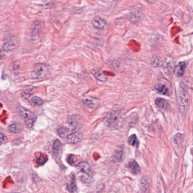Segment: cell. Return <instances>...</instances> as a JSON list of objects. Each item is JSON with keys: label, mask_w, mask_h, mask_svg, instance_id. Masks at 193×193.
<instances>
[{"label": "cell", "mask_w": 193, "mask_h": 193, "mask_svg": "<svg viewBox=\"0 0 193 193\" xmlns=\"http://www.w3.org/2000/svg\"><path fill=\"white\" fill-rule=\"evenodd\" d=\"M156 90L157 92L162 95H167L168 93V89L166 87V86L162 84H159L156 87Z\"/></svg>", "instance_id": "5bb4252c"}, {"label": "cell", "mask_w": 193, "mask_h": 193, "mask_svg": "<svg viewBox=\"0 0 193 193\" xmlns=\"http://www.w3.org/2000/svg\"><path fill=\"white\" fill-rule=\"evenodd\" d=\"M121 116L117 112H112L106 119V124L111 127H116L120 122Z\"/></svg>", "instance_id": "277c9868"}, {"label": "cell", "mask_w": 193, "mask_h": 193, "mask_svg": "<svg viewBox=\"0 0 193 193\" xmlns=\"http://www.w3.org/2000/svg\"><path fill=\"white\" fill-rule=\"evenodd\" d=\"M29 102L32 106H40L43 104L44 101L39 97L34 96L29 100Z\"/></svg>", "instance_id": "4fadbf2b"}, {"label": "cell", "mask_w": 193, "mask_h": 193, "mask_svg": "<svg viewBox=\"0 0 193 193\" xmlns=\"http://www.w3.org/2000/svg\"><path fill=\"white\" fill-rule=\"evenodd\" d=\"M83 134L81 132H75L72 133L67 136V141L69 143L74 144L81 142L83 139Z\"/></svg>", "instance_id": "8992f818"}, {"label": "cell", "mask_w": 193, "mask_h": 193, "mask_svg": "<svg viewBox=\"0 0 193 193\" xmlns=\"http://www.w3.org/2000/svg\"><path fill=\"white\" fill-rule=\"evenodd\" d=\"M128 142L129 145H131L133 146H137L138 145V141L136 138V136L135 134L130 136L128 139Z\"/></svg>", "instance_id": "ffe728a7"}, {"label": "cell", "mask_w": 193, "mask_h": 193, "mask_svg": "<svg viewBox=\"0 0 193 193\" xmlns=\"http://www.w3.org/2000/svg\"><path fill=\"white\" fill-rule=\"evenodd\" d=\"M139 189L141 193H148L150 189V183L147 178L143 177L141 178L139 184Z\"/></svg>", "instance_id": "ba28073f"}, {"label": "cell", "mask_w": 193, "mask_h": 193, "mask_svg": "<svg viewBox=\"0 0 193 193\" xmlns=\"http://www.w3.org/2000/svg\"><path fill=\"white\" fill-rule=\"evenodd\" d=\"M127 167L129 169H130L131 173L134 175H138L140 173V168L138 164V163L136 162L135 160H131L128 164Z\"/></svg>", "instance_id": "9c48e42d"}, {"label": "cell", "mask_w": 193, "mask_h": 193, "mask_svg": "<svg viewBox=\"0 0 193 193\" xmlns=\"http://www.w3.org/2000/svg\"><path fill=\"white\" fill-rule=\"evenodd\" d=\"M155 104H156V106L159 107L160 108L166 109L168 106V103L166 101V100L163 99V98H157L155 100Z\"/></svg>", "instance_id": "7c38bea8"}, {"label": "cell", "mask_w": 193, "mask_h": 193, "mask_svg": "<svg viewBox=\"0 0 193 193\" xmlns=\"http://www.w3.org/2000/svg\"></svg>", "instance_id": "484cf974"}, {"label": "cell", "mask_w": 193, "mask_h": 193, "mask_svg": "<svg viewBox=\"0 0 193 193\" xmlns=\"http://www.w3.org/2000/svg\"><path fill=\"white\" fill-rule=\"evenodd\" d=\"M123 156L122 151L120 150H116L112 156V160L114 162H119L122 159V157Z\"/></svg>", "instance_id": "9a60e30c"}, {"label": "cell", "mask_w": 193, "mask_h": 193, "mask_svg": "<svg viewBox=\"0 0 193 193\" xmlns=\"http://www.w3.org/2000/svg\"><path fill=\"white\" fill-rule=\"evenodd\" d=\"M68 163H69L70 165H74L75 163V161H74V157L73 156H70L68 157Z\"/></svg>", "instance_id": "d4e9b609"}, {"label": "cell", "mask_w": 193, "mask_h": 193, "mask_svg": "<svg viewBox=\"0 0 193 193\" xmlns=\"http://www.w3.org/2000/svg\"><path fill=\"white\" fill-rule=\"evenodd\" d=\"M173 141L176 145L181 146L184 141V135L181 133H177L173 138Z\"/></svg>", "instance_id": "e0dca14e"}, {"label": "cell", "mask_w": 193, "mask_h": 193, "mask_svg": "<svg viewBox=\"0 0 193 193\" xmlns=\"http://www.w3.org/2000/svg\"><path fill=\"white\" fill-rule=\"evenodd\" d=\"M92 24L95 28L99 30H104L107 27L106 22L99 17H95L92 21Z\"/></svg>", "instance_id": "5b68a950"}, {"label": "cell", "mask_w": 193, "mask_h": 193, "mask_svg": "<svg viewBox=\"0 0 193 193\" xmlns=\"http://www.w3.org/2000/svg\"><path fill=\"white\" fill-rule=\"evenodd\" d=\"M33 87H28L26 88V90H24L22 92V96L24 97L26 99L29 98L31 96V95L32 94V91H33Z\"/></svg>", "instance_id": "d6986e66"}, {"label": "cell", "mask_w": 193, "mask_h": 193, "mask_svg": "<svg viewBox=\"0 0 193 193\" xmlns=\"http://www.w3.org/2000/svg\"><path fill=\"white\" fill-rule=\"evenodd\" d=\"M61 146V142L58 139H56L53 143V149L54 150H59Z\"/></svg>", "instance_id": "7402d4cb"}, {"label": "cell", "mask_w": 193, "mask_h": 193, "mask_svg": "<svg viewBox=\"0 0 193 193\" xmlns=\"http://www.w3.org/2000/svg\"><path fill=\"white\" fill-rule=\"evenodd\" d=\"M17 41L15 38L10 37L9 40H6V42L3 44L2 49L3 51H11L15 49L17 47Z\"/></svg>", "instance_id": "52a82bcc"}, {"label": "cell", "mask_w": 193, "mask_h": 193, "mask_svg": "<svg viewBox=\"0 0 193 193\" xmlns=\"http://www.w3.org/2000/svg\"><path fill=\"white\" fill-rule=\"evenodd\" d=\"M7 141V139L6 136L3 135L2 133H0V143H6Z\"/></svg>", "instance_id": "cb8c5ba5"}, {"label": "cell", "mask_w": 193, "mask_h": 193, "mask_svg": "<svg viewBox=\"0 0 193 193\" xmlns=\"http://www.w3.org/2000/svg\"><path fill=\"white\" fill-rule=\"evenodd\" d=\"M67 121H68V123L69 124L70 126L74 128V129H76L77 125H78V118L76 117V116H70L67 119Z\"/></svg>", "instance_id": "2e32d148"}, {"label": "cell", "mask_w": 193, "mask_h": 193, "mask_svg": "<svg viewBox=\"0 0 193 193\" xmlns=\"http://www.w3.org/2000/svg\"><path fill=\"white\" fill-rule=\"evenodd\" d=\"M18 113L19 116L24 120L27 127L31 128L33 127L36 121V115L23 106H19L18 108Z\"/></svg>", "instance_id": "7a4b0ae2"}, {"label": "cell", "mask_w": 193, "mask_h": 193, "mask_svg": "<svg viewBox=\"0 0 193 193\" xmlns=\"http://www.w3.org/2000/svg\"><path fill=\"white\" fill-rule=\"evenodd\" d=\"M23 130V125L19 123L12 124L8 127V130L10 133H20Z\"/></svg>", "instance_id": "30bf717a"}, {"label": "cell", "mask_w": 193, "mask_h": 193, "mask_svg": "<svg viewBox=\"0 0 193 193\" xmlns=\"http://www.w3.org/2000/svg\"><path fill=\"white\" fill-rule=\"evenodd\" d=\"M49 71V67L47 65L44 63H37L33 68L32 72V77L33 78H43L47 75Z\"/></svg>", "instance_id": "3957f363"}, {"label": "cell", "mask_w": 193, "mask_h": 193, "mask_svg": "<svg viewBox=\"0 0 193 193\" xmlns=\"http://www.w3.org/2000/svg\"><path fill=\"white\" fill-rule=\"evenodd\" d=\"M67 189L70 193H74L75 191H77V187L76 182H74V180L71 182V184L67 185Z\"/></svg>", "instance_id": "44dd1931"}, {"label": "cell", "mask_w": 193, "mask_h": 193, "mask_svg": "<svg viewBox=\"0 0 193 193\" xmlns=\"http://www.w3.org/2000/svg\"><path fill=\"white\" fill-rule=\"evenodd\" d=\"M186 67V63L184 62H181L178 63V66L176 69V76L178 77H181L184 74L185 69Z\"/></svg>", "instance_id": "8fae6325"}, {"label": "cell", "mask_w": 193, "mask_h": 193, "mask_svg": "<svg viewBox=\"0 0 193 193\" xmlns=\"http://www.w3.org/2000/svg\"><path fill=\"white\" fill-rule=\"evenodd\" d=\"M47 161V157L45 156L42 155V156H40L38 160H37V162L40 165H44Z\"/></svg>", "instance_id": "603a6c76"}, {"label": "cell", "mask_w": 193, "mask_h": 193, "mask_svg": "<svg viewBox=\"0 0 193 193\" xmlns=\"http://www.w3.org/2000/svg\"><path fill=\"white\" fill-rule=\"evenodd\" d=\"M69 130L66 127H61L58 129L57 133L59 136L62 138H65L67 136V134L69 133Z\"/></svg>", "instance_id": "ac0fdd59"}, {"label": "cell", "mask_w": 193, "mask_h": 193, "mask_svg": "<svg viewBox=\"0 0 193 193\" xmlns=\"http://www.w3.org/2000/svg\"><path fill=\"white\" fill-rule=\"evenodd\" d=\"M77 169L79 180L84 183H90L92 173L90 165L87 162H81L77 166Z\"/></svg>", "instance_id": "6da1fadb"}]
</instances>
